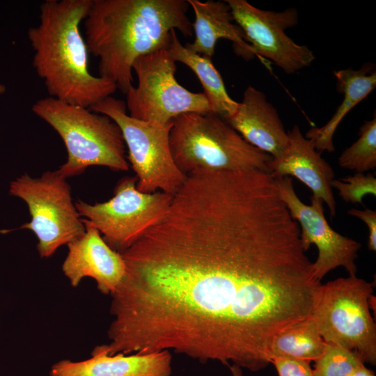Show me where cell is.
<instances>
[{"label": "cell", "instance_id": "1", "mask_svg": "<svg viewBox=\"0 0 376 376\" xmlns=\"http://www.w3.org/2000/svg\"><path fill=\"white\" fill-rule=\"evenodd\" d=\"M120 253L111 354L173 350L258 371L283 331L312 317L321 281L274 178L198 170Z\"/></svg>", "mask_w": 376, "mask_h": 376}, {"label": "cell", "instance_id": "2", "mask_svg": "<svg viewBox=\"0 0 376 376\" xmlns=\"http://www.w3.org/2000/svg\"><path fill=\"white\" fill-rule=\"evenodd\" d=\"M189 6L185 0H93L84 38L99 58V76L126 94L139 57L167 47L172 30L192 36Z\"/></svg>", "mask_w": 376, "mask_h": 376}, {"label": "cell", "instance_id": "3", "mask_svg": "<svg viewBox=\"0 0 376 376\" xmlns=\"http://www.w3.org/2000/svg\"><path fill=\"white\" fill-rule=\"evenodd\" d=\"M93 0H46L39 23L28 31L33 66L49 97L91 108L117 89L111 81L92 75L88 49L80 31Z\"/></svg>", "mask_w": 376, "mask_h": 376}, {"label": "cell", "instance_id": "4", "mask_svg": "<svg viewBox=\"0 0 376 376\" xmlns=\"http://www.w3.org/2000/svg\"><path fill=\"white\" fill-rule=\"evenodd\" d=\"M169 143L176 166L187 175L197 170L269 173L272 159L213 112L177 117L170 130Z\"/></svg>", "mask_w": 376, "mask_h": 376}, {"label": "cell", "instance_id": "5", "mask_svg": "<svg viewBox=\"0 0 376 376\" xmlns=\"http://www.w3.org/2000/svg\"><path fill=\"white\" fill-rule=\"evenodd\" d=\"M31 110L62 139L68 158L58 171L65 178L94 166L129 169L122 132L109 117L52 97L37 100Z\"/></svg>", "mask_w": 376, "mask_h": 376}, {"label": "cell", "instance_id": "6", "mask_svg": "<svg viewBox=\"0 0 376 376\" xmlns=\"http://www.w3.org/2000/svg\"><path fill=\"white\" fill-rule=\"evenodd\" d=\"M373 285L357 275L321 284L312 318L326 343L376 363V325L370 311Z\"/></svg>", "mask_w": 376, "mask_h": 376}, {"label": "cell", "instance_id": "7", "mask_svg": "<svg viewBox=\"0 0 376 376\" xmlns=\"http://www.w3.org/2000/svg\"><path fill=\"white\" fill-rule=\"evenodd\" d=\"M89 109L109 117L120 129L139 191L174 195L179 190L187 175L178 168L171 154L172 124L161 126L134 118L127 113L125 102L112 96Z\"/></svg>", "mask_w": 376, "mask_h": 376}, {"label": "cell", "instance_id": "8", "mask_svg": "<svg viewBox=\"0 0 376 376\" xmlns=\"http://www.w3.org/2000/svg\"><path fill=\"white\" fill-rule=\"evenodd\" d=\"M9 193L22 199L31 216L20 228L36 235L42 258H49L63 245L85 233L82 217L72 202L71 187L58 171L45 172L40 178L25 173L11 182Z\"/></svg>", "mask_w": 376, "mask_h": 376}, {"label": "cell", "instance_id": "9", "mask_svg": "<svg viewBox=\"0 0 376 376\" xmlns=\"http://www.w3.org/2000/svg\"><path fill=\"white\" fill-rule=\"evenodd\" d=\"M132 70L137 86H132L125 94L131 117L166 126L183 113L211 112L203 93L188 91L178 82L176 62L167 47L139 57Z\"/></svg>", "mask_w": 376, "mask_h": 376}, {"label": "cell", "instance_id": "10", "mask_svg": "<svg viewBox=\"0 0 376 376\" xmlns=\"http://www.w3.org/2000/svg\"><path fill=\"white\" fill-rule=\"evenodd\" d=\"M136 176L122 178L114 195L103 203L77 200L75 207L113 250L121 253L136 242L168 210L173 195L162 191L143 193L136 188Z\"/></svg>", "mask_w": 376, "mask_h": 376}, {"label": "cell", "instance_id": "11", "mask_svg": "<svg viewBox=\"0 0 376 376\" xmlns=\"http://www.w3.org/2000/svg\"><path fill=\"white\" fill-rule=\"evenodd\" d=\"M234 21L259 58H267L288 74L309 66L315 57L307 46L292 40L285 30L297 24L298 13L289 8L281 12L262 10L246 0H226Z\"/></svg>", "mask_w": 376, "mask_h": 376}, {"label": "cell", "instance_id": "12", "mask_svg": "<svg viewBox=\"0 0 376 376\" xmlns=\"http://www.w3.org/2000/svg\"><path fill=\"white\" fill-rule=\"evenodd\" d=\"M281 199L300 229L301 246L306 251L311 244L318 249L313 263L315 277L320 281L332 269L343 267L349 276L357 275L355 260L361 244L335 231L324 214L323 201L311 196V205L304 203L297 195L292 177L274 178Z\"/></svg>", "mask_w": 376, "mask_h": 376}, {"label": "cell", "instance_id": "13", "mask_svg": "<svg viewBox=\"0 0 376 376\" xmlns=\"http://www.w3.org/2000/svg\"><path fill=\"white\" fill-rule=\"evenodd\" d=\"M82 219L85 233L67 244L68 252L62 265L63 272L73 287L84 278L90 277L102 293L111 295L125 277V260L88 221Z\"/></svg>", "mask_w": 376, "mask_h": 376}, {"label": "cell", "instance_id": "14", "mask_svg": "<svg viewBox=\"0 0 376 376\" xmlns=\"http://www.w3.org/2000/svg\"><path fill=\"white\" fill-rule=\"evenodd\" d=\"M288 144L285 151L269 162V173L274 178L294 176L306 185L313 197L326 203L331 217H335L336 204L331 182L334 172L321 157L311 140L304 136L298 125L288 131Z\"/></svg>", "mask_w": 376, "mask_h": 376}, {"label": "cell", "instance_id": "15", "mask_svg": "<svg viewBox=\"0 0 376 376\" xmlns=\"http://www.w3.org/2000/svg\"><path fill=\"white\" fill-rule=\"evenodd\" d=\"M224 120L246 141L272 158L288 146V134L276 108L252 86L244 91L236 111Z\"/></svg>", "mask_w": 376, "mask_h": 376}, {"label": "cell", "instance_id": "16", "mask_svg": "<svg viewBox=\"0 0 376 376\" xmlns=\"http://www.w3.org/2000/svg\"><path fill=\"white\" fill-rule=\"evenodd\" d=\"M172 357L162 350L131 355L108 354L100 345L86 360H62L53 365L51 376H170Z\"/></svg>", "mask_w": 376, "mask_h": 376}, {"label": "cell", "instance_id": "17", "mask_svg": "<svg viewBox=\"0 0 376 376\" xmlns=\"http://www.w3.org/2000/svg\"><path fill=\"white\" fill-rule=\"evenodd\" d=\"M195 20L192 24L195 38L185 46L191 52L212 58L218 40L227 39L233 44L237 54L245 59L256 56L247 42L244 32L234 21L229 5L226 1L187 0Z\"/></svg>", "mask_w": 376, "mask_h": 376}, {"label": "cell", "instance_id": "18", "mask_svg": "<svg viewBox=\"0 0 376 376\" xmlns=\"http://www.w3.org/2000/svg\"><path fill=\"white\" fill-rule=\"evenodd\" d=\"M337 91L343 94L341 104L337 108L331 119L320 127H312L306 134L315 149L333 152L334 134L347 113L363 100L376 86V71L373 66H363L359 70L343 69L334 72Z\"/></svg>", "mask_w": 376, "mask_h": 376}, {"label": "cell", "instance_id": "19", "mask_svg": "<svg viewBox=\"0 0 376 376\" xmlns=\"http://www.w3.org/2000/svg\"><path fill=\"white\" fill-rule=\"evenodd\" d=\"M167 49L175 62L182 63L196 75L202 85L211 112L225 119L236 111L239 102L228 95L224 80L210 58L196 54L182 45L175 30L171 31Z\"/></svg>", "mask_w": 376, "mask_h": 376}, {"label": "cell", "instance_id": "20", "mask_svg": "<svg viewBox=\"0 0 376 376\" xmlns=\"http://www.w3.org/2000/svg\"><path fill=\"white\" fill-rule=\"evenodd\" d=\"M326 346L311 317L276 336L271 346V359L283 357L311 363L321 356Z\"/></svg>", "mask_w": 376, "mask_h": 376}, {"label": "cell", "instance_id": "21", "mask_svg": "<svg viewBox=\"0 0 376 376\" xmlns=\"http://www.w3.org/2000/svg\"><path fill=\"white\" fill-rule=\"evenodd\" d=\"M359 134V139L338 157V164L343 169L364 173L376 167L375 116L364 122Z\"/></svg>", "mask_w": 376, "mask_h": 376}, {"label": "cell", "instance_id": "22", "mask_svg": "<svg viewBox=\"0 0 376 376\" xmlns=\"http://www.w3.org/2000/svg\"><path fill=\"white\" fill-rule=\"evenodd\" d=\"M314 363L313 376H351L357 366L363 362L354 352L327 343L324 351Z\"/></svg>", "mask_w": 376, "mask_h": 376}, {"label": "cell", "instance_id": "23", "mask_svg": "<svg viewBox=\"0 0 376 376\" xmlns=\"http://www.w3.org/2000/svg\"><path fill=\"white\" fill-rule=\"evenodd\" d=\"M331 187L338 190V195L347 203L363 205L366 195L376 196V178L371 173H356L340 180L334 179Z\"/></svg>", "mask_w": 376, "mask_h": 376}, {"label": "cell", "instance_id": "24", "mask_svg": "<svg viewBox=\"0 0 376 376\" xmlns=\"http://www.w3.org/2000/svg\"><path fill=\"white\" fill-rule=\"evenodd\" d=\"M279 376H313L311 363L283 357H274L271 359Z\"/></svg>", "mask_w": 376, "mask_h": 376}, {"label": "cell", "instance_id": "25", "mask_svg": "<svg viewBox=\"0 0 376 376\" xmlns=\"http://www.w3.org/2000/svg\"><path fill=\"white\" fill-rule=\"evenodd\" d=\"M350 216L357 217L363 221L368 228V248L370 251L376 250V211L366 208L358 210L350 209L347 211Z\"/></svg>", "mask_w": 376, "mask_h": 376}, {"label": "cell", "instance_id": "26", "mask_svg": "<svg viewBox=\"0 0 376 376\" xmlns=\"http://www.w3.org/2000/svg\"><path fill=\"white\" fill-rule=\"evenodd\" d=\"M351 376H375L374 373L366 368L364 363H361L354 369Z\"/></svg>", "mask_w": 376, "mask_h": 376}, {"label": "cell", "instance_id": "27", "mask_svg": "<svg viewBox=\"0 0 376 376\" xmlns=\"http://www.w3.org/2000/svg\"><path fill=\"white\" fill-rule=\"evenodd\" d=\"M228 367L231 372V376H243L241 368L235 365H230Z\"/></svg>", "mask_w": 376, "mask_h": 376}, {"label": "cell", "instance_id": "28", "mask_svg": "<svg viewBox=\"0 0 376 376\" xmlns=\"http://www.w3.org/2000/svg\"><path fill=\"white\" fill-rule=\"evenodd\" d=\"M5 91H6V87H5V86H3V84H1L0 83V94L3 93L5 92Z\"/></svg>", "mask_w": 376, "mask_h": 376}]
</instances>
